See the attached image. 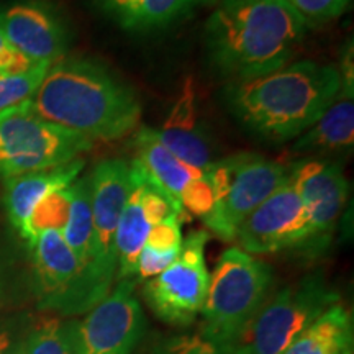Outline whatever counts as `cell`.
<instances>
[{
	"mask_svg": "<svg viewBox=\"0 0 354 354\" xmlns=\"http://www.w3.org/2000/svg\"><path fill=\"white\" fill-rule=\"evenodd\" d=\"M338 302L320 276L277 292L228 344V354H282L318 317Z\"/></svg>",
	"mask_w": 354,
	"mask_h": 354,
	"instance_id": "cell-7",
	"label": "cell"
},
{
	"mask_svg": "<svg viewBox=\"0 0 354 354\" xmlns=\"http://www.w3.org/2000/svg\"><path fill=\"white\" fill-rule=\"evenodd\" d=\"M48 69L50 64H35L24 71L0 74V112L32 100Z\"/></svg>",
	"mask_w": 354,
	"mask_h": 354,
	"instance_id": "cell-25",
	"label": "cell"
},
{
	"mask_svg": "<svg viewBox=\"0 0 354 354\" xmlns=\"http://www.w3.org/2000/svg\"><path fill=\"white\" fill-rule=\"evenodd\" d=\"M354 145V97L339 92L338 99L300 135L292 153H351Z\"/></svg>",
	"mask_w": 354,
	"mask_h": 354,
	"instance_id": "cell-21",
	"label": "cell"
},
{
	"mask_svg": "<svg viewBox=\"0 0 354 354\" xmlns=\"http://www.w3.org/2000/svg\"><path fill=\"white\" fill-rule=\"evenodd\" d=\"M84 166H86V161L77 158L68 165L6 179L3 203H6L10 223L21 238L26 240L28 220L35 207L51 192L69 187L81 176Z\"/></svg>",
	"mask_w": 354,
	"mask_h": 354,
	"instance_id": "cell-18",
	"label": "cell"
},
{
	"mask_svg": "<svg viewBox=\"0 0 354 354\" xmlns=\"http://www.w3.org/2000/svg\"><path fill=\"white\" fill-rule=\"evenodd\" d=\"M234 240L248 254H271L304 248L308 221L297 190L289 179L243 221Z\"/></svg>",
	"mask_w": 354,
	"mask_h": 354,
	"instance_id": "cell-15",
	"label": "cell"
},
{
	"mask_svg": "<svg viewBox=\"0 0 354 354\" xmlns=\"http://www.w3.org/2000/svg\"><path fill=\"white\" fill-rule=\"evenodd\" d=\"M0 290H2V269H0Z\"/></svg>",
	"mask_w": 354,
	"mask_h": 354,
	"instance_id": "cell-34",
	"label": "cell"
},
{
	"mask_svg": "<svg viewBox=\"0 0 354 354\" xmlns=\"http://www.w3.org/2000/svg\"><path fill=\"white\" fill-rule=\"evenodd\" d=\"M169 354H228L227 349L221 348L203 336L183 338L174 343L169 349Z\"/></svg>",
	"mask_w": 354,
	"mask_h": 354,
	"instance_id": "cell-28",
	"label": "cell"
},
{
	"mask_svg": "<svg viewBox=\"0 0 354 354\" xmlns=\"http://www.w3.org/2000/svg\"><path fill=\"white\" fill-rule=\"evenodd\" d=\"M39 117L88 140L115 141L138 128L135 91L99 61L63 57L51 64L32 97Z\"/></svg>",
	"mask_w": 354,
	"mask_h": 354,
	"instance_id": "cell-3",
	"label": "cell"
},
{
	"mask_svg": "<svg viewBox=\"0 0 354 354\" xmlns=\"http://www.w3.org/2000/svg\"><path fill=\"white\" fill-rule=\"evenodd\" d=\"M145 330L135 281L123 279L77 325L81 354H130Z\"/></svg>",
	"mask_w": 354,
	"mask_h": 354,
	"instance_id": "cell-14",
	"label": "cell"
},
{
	"mask_svg": "<svg viewBox=\"0 0 354 354\" xmlns=\"http://www.w3.org/2000/svg\"><path fill=\"white\" fill-rule=\"evenodd\" d=\"M336 66L297 61L246 81L230 82L225 102L246 130L272 143L294 140L308 130L338 99Z\"/></svg>",
	"mask_w": 354,
	"mask_h": 354,
	"instance_id": "cell-2",
	"label": "cell"
},
{
	"mask_svg": "<svg viewBox=\"0 0 354 354\" xmlns=\"http://www.w3.org/2000/svg\"><path fill=\"white\" fill-rule=\"evenodd\" d=\"M12 344V336L8 331H0V354H7Z\"/></svg>",
	"mask_w": 354,
	"mask_h": 354,
	"instance_id": "cell-31",
	"label": "cell"
},
{
	"mask_svg": "<svg viewBox=\"0 0 354 354\" xmlns=\"http://www.w3.org/2000/svg\"><path fill=\"white\" fill-rule=\"evenodd\" d=\"M289 180L297 190L308 221L305 250L320 251L330 241L346 205L349 184L343 166L326 159L304 158L289 165Z\"/></svg>",
	"mask_w": 354,
	"mask_h": 354,
	"instance_id": "cell-10",
	"label": "cell"
},
{
	"mask_svg": "<svg viewBox=\"0 0 354 354\" xmlns=\"http://www.w3.org/2000/svg\"><path fill=\"white\" fill-rule=\"evenodd\" d=\"M7 354H25L24 353V344H20V346H17L15 349H12V351H10V349H8Z\"/></svg>",
	"mask_w": 354,
	"mask_h": 354,
	"instance_id": "cell-32",
	"label": "cell"
},
{
	"mask_svg": "<svg viewBox=\"0 0 354 354\" xmlns=\"http://www.w3.org/2000/svg\"><path fill=\"white\" fill-rule=\"evenodd\" d=\"M339 79H342V91L343 94L353 95L354 94V50H353V39L349 38L346 46H344L342 55V63L338 68Z\"/></svg>",
	"mask_w": 354,
	"mask_h": 354,
	"instance_id": "cell-30",
	"label": "cell"
},
{
	"mask_svg": "<svg viewBox=\"0 0 354 354\" xmlns=\"http://www.w3.org/2000/svg\"><path fill=\"white\" fill-rule=\"evenodd\" d=\"M183 223L184 220L177 214H171L149 232L143 248L161 254H179L183 250Z\"/></svg>",
	"mask_w": 354,
	"mask_h": 354,
	"instance_id": "cell-27",
	"label": "cell"
},
{
	"mask_svg": "<svg viewBox=\"0 0 354 354\" xmlns=\"http://www.w3.org/2000/svg\"><path fill=\"white\" fill-rule=\"evenodd\" d=\"M171 214H177L172 202L145 167L133 159L130 162V190L115 236L117 271L120 281L136 276V266L146 238L154 225L167 218Z\"/></svg>",
	"mask_w": 354,
	"mask_h": 354,
	"instance_id": "cell-13",
	"label": "cell"
},
{
	"mask_svg": "<svg viewBox=\"0 0 354 354\" xmlns=\"http://www.w3.org/2000/svg\"><path fill=\"white\" fill-rule=\"evenodd\" d=\"M94 215V263L86 281L87 308L95 307L112 290L117 272L118 220L130 190V162L104 159L91 172Z\"/></svg>",
	"mask_w": 354,
	"mask_h": 354,
	"instance_id": "cell-8",
	"label": "cell"
},
{
	"mask_svg": "<svg viewBox=\"0 0 354 354\" xmlns=\"http://www.w3.org/2000/svg\"><path fill=\"white\" fill-rule=\"evenodd\" d=\"M94 141L81 133L39 117L32 100L0 112V177L68 165L92 149Z\"/></svg>",
	"mask_w": 354,
	"mask_h": 354,
	"instance_id": "cell-6",
	"label": "cell"
},
{
	"mask_svg": "<svg viewBox=\"0 0 354 354\" xmlns=\"http://www.w3.org/2000/svg\"><path fill=\"white\" fill-rule=\"evenodd\" d=\"M25 354H81L76 323L43 318L24 344Z\"/></svg>",
	"mask_w": 354,
	"mask_h": 354,
	"instance_id": "cell-23",
	"label": "cell"
},
{
	"mask_svg": "<svg viewBox=\"0 0 354 354\" xmlns=\"http://www.w3.org/2000/svg\"><path fill=\"white\" fill-rule=\"evenodd\" d=\"M158 140L185 165L207 171L212 166V151L203 127L198 120L196 84L185 77L179 95L172 104Z\"/></svg>",
	"mask_w": 354,
	"mask_h": 354,
	"instance_id": "cell-16",
	"label": "cell"
},
{
	"mask_svg": "<svg viewBox=\"0 0 354 354\" xmlns=\"http://www.w3.org/2000/svg\"><path fill=\"white\" fill-rule=\"evenodd\" d=\"M202 2H203V7H212V6H216L218 0H202Z\"/></svg>",
	"mask_w": 354,
	"mask_h": 354,
	"instance_id": "cell-33",
	"label": "cell"
},
{
	"mask_svg": "<svg viewBox=\"0 0 354 354\" xmlns=\"http://www.w3.org/2000/svg\"><path fill=\"white\" fill-rule=\"evenodd\" d=\"M102 10L128 32H154L183 20L202 0H97Z\"/></svg>",
	"mask_w": 354,
	"mask_h": 354,
	"instance_id": "cell-20",
	"label": "cell"
},
{
	"mask_svg": "<svg viewBox=\"0 0 354 354\" xmlns=\"http://www.w3.org/2000/svg\"><path fill=\"white\" fill-rule=\"evenodd\" d=\"M351 315L342 304L326 308L282 354H351Z\"/></svg>",
	"mask_w": 354,
	"mask_h": 354,
	"instance_id": "cell-22",
	"label": "cell"
},
{
	"mask_svg": "<svg viewBox=\"0 0 354 354\" xmlns=\"http://www.w3.org/2000/svg\"><path fill=\"white\" fill-rule=\"evenodd\" d=\"M136 161L161 187L184 221L190 215H207L214 205V190L207 171L192 167L176 158L161 141L156 130L141 127L135 135Z\"/></svg>",
	"mask_w": 354,
	"mask_h": 354,
	"instance_id": "cell-11",
	"label": "cell"
},
{
	"mask_svg": "<svg viewBox=\"0 0 354 354\" xmlns=\"http://www.w3.org/2000/svg\"><path fill=\"white\" fill-rule=\"evenodd\" d=\"M209 238L203 230L190 233L174 263L145 286V297L161 320L185 325L202 312L210 282L205 264Z\"/></svg>",
	"mask_w": 354,
	"mask_h": 354,
	"instance_id": "cell-9",
	"label": "cell"
},
{
	"mask_svg": "<svg viewBox=\"0 0 354 354\" xmlns=\"http://www.w3.org/2000/svg\"><path fill=\"white\" fill-rule=\"evenodd\" d=\"M272 269L240 248L223 251L203 304V338L227 348L269 297Z\"/></svg>",
	"mask_w": 354,
	"mask_h": 354,
	"instance_id": "cell-4",
	"label": "cell"
},
{
	"mask_svg": "<svg viewBox=\"0 0 354 354\" xmlns=\"http://www.w3.org/2000/svg\"><path fill=\"white\" fill-rule=\"evenodd\" d=\"M28 246L41 294L53 304L68 305L74 310L81 266L66 245L63 234L56 230H46L37 234Z\"/></svg>",
	"mask_w": 354,
	"mask_h": 354,
	"instance_id": "cell-17",
	"label": "cell"
},
{
	"mask_svg": "<svg viewBox=\"0 0 354 354\" xmlns=\"http://www.w3.org/2000/svg\"><path fill=\"white\" fill-rule=\"evenodd\" d=\"M308 25L284 0H218L205 25L212 64L232 82L292 63Z\"/></svg>",
	"mask_w": 354,
	"mask_h": 354,
	"instance_id": "cell-1",
	"label": "cell"
},
{
	"mask_svg": "<svg viewBox=\"0 0 354 354\" xmlns=\"http://www.w3.org/2000/svg\"><path fill=\"white\" fill-rule=\"evenodd\" d=\"M214 207L203 216L220 240L233 241L240 225L289 179V166L256 153H238L207 169Z\"/></svg>",
	"mask_w": 354,
	"mask_h": 354,
	"instance_id": "cell-5",
	"label": "cell"
},
{
	"mask_svg": "<svg viewBox=\"0 0 354 354\" xmlns=\"http://www.w3.org/2000/svg\"><path fill=\"white\" fill-rule=\"evenodd\" d=\"M308 26H320L343 15L351 6V0H284Z\"/></svg>",
	"mask_w": 354,
	"mask_h": 354,
	"instance_id": "cell-26",
	"label": "cell"
},
{
	"mask_svg": "<svg viewBox=\"0 0 354 354\" xmlns=\"http://www.w3.org/2000/svg\"><path fill=\"white\" fill-rule=\"evenodd\" d=\"M71 207V185L66 189L56 190L46 196L41 202L35 207L28 220V232H26V241H32L37 234L46 230H56L63 232L66 221L69 216Z\"/></svg>",
	"mask_w": 354,
	"mask_h": 354,
	"instance_id": "cell-24",
	"label": "cell"
},
{
	"mask_svg": "<svg viewBox=\"0 0 354 354\" xmlns=\"http://www.w3.org/2000/svg\"><path fill=\"white\" fill-rule=\"evenodd\" d=\"M61 234L81 266V281H79L76 300H74V310L82 312V310H88L86 300V281L91 272L92 263H94V215H92L91 174L79 176L71 184L69 216Z\"/></svg>",
	"mask_w": 354,
	"mask_h": 354,
	"instance_id": "cell-19",
	"label": "cell"
},
{
	"mask_svg": "<svg viewBox=\"0 0 354 354\" xmlns=\"http://www.w3.org/2000/svg\"><path fill=\"white\" fill-rule=\"evenodd\" d=\"M35 64H30L24 56L19 55L10 43L3 37L2 30H0V74L15 73V71H24L32 68Z\"/></svg>",
	"mask_w": 354,
	"mask_h": 354,
	"instance_id": "cell-29",
	"label": "cell"
},
{
	"mask_svg": "<svg viewBox=\"0 0 354 354\" xmlns=\"http://www.w3.org/2000/svg\"><path fill=\"white\" fill-rule=\"evenodd\" d=\"M0 30L30 64H55L69 50L68 21L43 0H17L0 8Z\"/></svg>",
	"mask_w": 354,
	"mask_h": 354,
	"instance_id": "cell-12",
	"label": "cell"
}]
</instances>
